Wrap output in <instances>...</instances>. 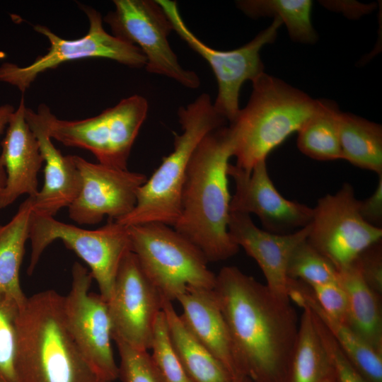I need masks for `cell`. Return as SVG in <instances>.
<instances>
[{
  "label": "cell",
  "mask_w": 382,
  "mask_h": 382,
  "mask_svg": "<svg viewBox=\"0 0 382 382\" xmlns=\"http://www.w3.org/2000/svg\"><path fill=\"white\" fill-rule=\"evenodd\" d=\"M213 291L241 374L253 382H284L299 324L291 300L235 266L220 270Z\"/></svg>",
  "instance_id": "6da1fadb"
},
{
  "label": "cell",
  "mask_w": 382,
  "mask_h": 382,
  "mask_svg": "<svg viewBox=\"0 0 382 382\" xmlns=\"http://www.w3.org/2000/svg\"><path fill=\"white\" fill-rule=\"evenodd\" d=\"M232 157L226 127L209 133L187 168L179 216L173 226L196 245L208 262L226 260L239 247L228 231L231 196L228 166Z\"/></svg>",
  "instance_id": "7a4b0ae2"
},
{
  "label": "cell",
  "mask_w": 382,
  "mask_h": 382,
  "mask_svg": "<svg viewBox=\"0 0 382 382\" xmlns=\"http://www.w3.org/2000/svg\"><path fill=\"white\" fill-rule=\"evenodd\" d=\"M16 367L21 382H99L73 338L63 296L46 290L27 297L16 321Z\"/></svg>",
  "instance_id": "3957f363"
},
{
  "label": "cell",
  "mask_w": 382,
  "mask_h": 382,
  "mask_svg": "<svg viewBox=\"0 0 382 382\" xmlns=\"http://www.w3.org/2000/svg\"><path fill=\"white\" fill-rule=\"evenodd\" d=\"M252 84L247 105L226 127L236 166L247 173L298 132L324 102L265 72Z\"/></svg>",
  "instance_id": "277c9868"
},
{
  "label": "cell",
  "mask_w": 382,
  "mask_h": 382,
  "mask_svg": "<svg viewBox=\"0 0 382 382\" xmlns=\"http://www.w3.org/2000/svg\"><path fill=\"white\" fill-rule=\"evenodd\" d=\"M183 132L173 134V149L137 190L133 209L115 221L126 226L161 223L173 226L179 216L181 193L189 162L199 143L226 120L202 93L178 110Z\"/></svg>",
  "instance_id": "5b68a950"
},
{
  "label": "cell",
  "mask_w": 382,
  "mask_h": 382,
  "mask_svg": "<svg viewBox=\"0 0 382 382\" xmlns=\"http://www.w3.org/2000/svg\"><path fill=\"white\" fill-rule=\"evenodd\" d=\"M127 227L132 251L163 298L176 301L189 287L214 289L216 274L206 257L173 227L161 223Z\"/></svg>",
  "instance_id": "8992f818"
},
{
  "label": "cell",
  "mask_w": 382,
  "mask_h": 382,
  "mask_svg": "<svg viewBox=\"0 0 382 382\" xmlns=\"http://www.w3.org/2000/svg\"><path fill=\"white\" fill-rule=\"evenodd\" d=\"M50 137L64 146L91 152L99 163L127 169L128 159L146 118L148 102L135 94L95 117L81 120L58 119L45 104H41Z\"/></svg>",
  "instance_id": "52a82bcc"
},
{
  "label": "cell",
  "mask_w": 382,
  "mask_h": 382,
  "mask_svg": "<svg viewBox=\"0 0 382 382\" xmlns=\"http://www.w3.org/2000/svg\"><path fill=\"white\" fill-rule=\"evenodd\" d=\"M29 240L31 244L28 274L31 275L45 248L60 240L89 267L100 295L108 301L125 256L132 251L128 227L115 221L88 230L57 221L53 216L33 214Z\"/></svg>",
  "instance_id": "ba28073f"
},
{
  "label": "cell",
  "mask_w": 382,
  "mask_h": 382,
  "mask_svg": "<svg viewBox=\"0 0 382 382\" xmlns=\"http://www.w3.org/2000/svg\"><path fill=\"white\" fill-rule=\"evenodd\" d=\"M80 7L89 22L84 36L76 40L63 39L45 25H34V30L49 40L47 52L25 66L3 63L0 66V81L16 86L23 93L40 74L65 62L87 58L109 59L132 68L145 66L146 57L137 47L107 33L101 14L95 8L83 4Z\"/></svg>",
  "instance_id": "9c48e42d"
},
{
  "label": "cell",
  "mask_w": 382,
  "mask_h": 382,
  "mask_svg": "<svg viewBox=\"0 0 382 382\" xmlns=\"http://www.w3.org/2000/svg\"><path fill=\"white\" fill-rule=\"evenodd\" d=\"M156 1L170 21L173 30L210 66L218 86L214 105L226 121L231 122L240 110L239 95L243 84L248 80L253 81L264 73L260 50L276 40L282 21L274 18L270 25L249 42L232 50L223 51L210 47L189 29L176 1Z\"/></svg>",
  "instance_id": "30bf717a"
},
{
  "label": "cell",
  "mask_w": 382,
  "mask_h": 382,
  "mask_svg": "<svg viewBox=\"0 0 382 382\" xmlns=\"http://www.w3.org/2000/svg\"><path fill=\"white\" fill-rule=\"evenodd\" d=\"M115 9L103 18L114 36L137 47L146 59L148 72L163 75L188 88H197V74L178 62L168 37L173 30L156 0H115Z\"/></svg>",
  "instance_id": "8fae6325"
},
{
  "label": "cell",
  "mask_w": 382,
  "mask_h": 382,
  "mask_svg": "<svg viewBox=\"0 0 382 382\" xmlns=\"http://www.w3.org/2000/svg\"><path fill=\"white\" fill-rule=\"evenodd\" d=\"M313 209L307 241L337 270L352 264L362 251L382 239V228L370 225L360 215L359 199L349 183L320 198Z\"/></svg>",
  "instance_id": "7c38bea8"
},
{
  "label": "cell",
  "mask_w": 382,
  "mask_h": 382,
  "mask_svg": "<svg viewBox=\"0 0 382 382\" xmlns=\"http://www.w3.org/2000/svg\"><path fill=\"white\" fill-rule=\"evenodd\" d=\"M71 289L63 296L66 323L81 352L100 381L118 378L112 347V325L108 302L89 291L92 275L79 262L71 270Z\"/></svg>",
  "instance_id": "4fadbf2b"
},
{
  "label": "cell",
  "mask_w": 382,
  "mask_h": 382,
  "mask_svg": "<svg viewBox=\"0 0 382 382\" xmlns=\"http://www.w3.org/2000/svg\"><path fill=\"white\" fill-rule=\"evenodd\" d=\"M107 302L112 338H120L140 349H150L154 325L162 311L163 296L132 251L123 258Z\"/></svg>",
  "instance_id": "5bb4252c"
},
{
  "label": "cell",
  "mask_w": 382,
  "mask_h": 382,
  "mask_svg": "<svg viewBox=\"0 0 382 382\" xmlns=\"http://www.w3.org/2000/svg\"><path fill=\"white\" fill-rule=\"evenodd\" d=\"M79 171L81 187L68 207L69 216L80 225H93L105 216L117 221L134 207L138 189L147 180L141 173L91 163L73 155Z\"/></svg>",
  "instance_id": "9a60e30c"
},
{
  "label": "cell",
  "mask_w": 382,
  "mask_h": 382,
  "mask_svg": "<svg viewBox=\"0 0 382 382\" xmlns=\"http://www.w3.org/2000/svg\"><path fill=\"white\" fill-rule=\"evenodd\" d=\"M227 173L236 187L230 213L254 214L265 231L275 234L291 233L310 224L313 209L279 192L269 175L266 161L256 164L250 173L229 163Z\"/></svg>",
  "instance_id": "2e32d148"
},
{
  "label": "cell",
  "mask_w": 382,
  "mask_h": 382,
  "mask_svg": "<svg viewBox=\"0 0 382 382\" xmlns=\"http://www.w3.org/2000/svg\"><path fill=\"white\" fill-rule=\"evenodd\" d=\"M310 224L288 234H275L258 228L249 214L231 212L228 231L232 241L260 267L266 286L276 296L289 299L287 266L299 244L307 239Z\"/></svg>",
  "instance_id": "e0dca14e"
},
{
  "label": "cell",
  "mask_w": 382,
  "mask_h": 382,
  "mask_svg": "<svg viewBox=\"0 0 382 382\" xmlns=\"http://www.w3.org/2000/svg\"><path fill=\"white\" fill-rule=\"evenodd\" d=\"M25 120L36 137L45 163L44 183L30 198L33 214L54 216L76 199L81 187L79 171L73 155L63 156L52 141L41 104L37 111L26 108Z\"/></svg>",
  "instance_id": "ac0fdd59"
},
{
  "label": "cell",
  "mask_w": 382,
  "mask_h": 382,
  "mask_svg": "<svg viewBox=\"0 0 382 382\" xmlns=\"http://www.w3.org/2000/svg\"><path fill=\"white\" fill-rule=\"evenodd\" d=\"M23 97L11 116L1 143L0 166L6 173V184L0 194V209L12 204L19 197H34L38 192V173L43 158L38 141L25 117Z\"/></svg>",
  "instance_id": "d6986e66"
},
{
  "label": "cell",
  "mask_w": 382,
  "mask_h": 382,
  "mask_svg": "<svg viewBox=\"0 0 382 382\" xmlns=\"http://www.w3.org/2000/svg\"><path fill=\"white\" fill-rule=\"evenodd\" d=\"M183 322L195 338L226 368L233 378L245 377L237 364L229 331L213 289L187 288L176 299Z\"/></svg>",
  "instance_id": "ffe728a7"
},
{
  "label": "cell",
  "mask_w": 382,
  "mask_h": 382,
  "mask_svg": "<svg viewBox=\"0 0 382 382\" xmlns=\"http://www.w3.org/2000/svg\"><path fill=\"white\" fill-rule=\"evenodd\" d=\"M288 296L299 306L308 308L323 323L348 359L369 382H382V354L374 349L348 325L325 313L308 284L289 280Z\"/></svg>",
  "instance_id": "44dd1931"
},
{
  "label": "cell",
  "mask_w": 382,
  "mask_h": 382,
  "mask_svg": "<svg viewBox=\"0 0 382 382\" xmlns=\"http://www.w3.org/2000/svg\"><path fill=\"white\" fill-rule=\"evenodd\" d=\"M337 272L348 300V325L382 354L381 295L365 282L355 260Z\"/></svg>",
  "instance_id": "7402d4cb"
},
{
  "label": "cell",
  "mask_w": 382,
  "mask_h": 382,
  "mask_svg": "<svg viewBox=\"0 0 382 382\" xmlns=\"http://www.w3.org/2000/svg\"><path fill=\"white\" fill-rule=\"evenodd\" d=\"M163 311L173 345L194 382H233L223 365L187 329L172 302L163 297Z\"/></svg>",
  "instance_id": "603a6c76"
},
{
  "label": "cell",
  "mask_w": 382,
  "mask_h": 382,
  "mask_svg": "<svg viewBox=\"0 0 382 382\" xmlns=\"http://www.w3.org/2000/svg\"><path fill=\"white\" fill-rule=\"evenodd\" d=\"M33 217L28 197L5 224H0V292L13 298L21 307L27 299L21 286L20 270Z\"/></svg>",
  "instance_id": "cb8c5ba5"
},
{
  "label": "cell",
  "mask_w": 382,
  "mask_h": 382,
  "mask_svg": "<svg viewBox=\"0 0 382 382\" xmlns=\"http://www.w3.org/2000/svg\"><path fill=\"white\" fill-rule=\"evenodd\" d=\"M342 158L359 168L382 174V127L352 113L337 118Z\"/></svg>",
  "instance_id": "d4e9b609"
},
{
  "label": "cell",
  "mask_w": 382,
  "mask_h": 382,
  "mask_svg": "<svg viewBox=\"0 0 382 382\" xmlns=\"http://www.w3.org/2000/svg\"><path fill=\"white\" fill-rule=\"evenodd\" d=\"M301 308L303 313L284 382H323L333 374L332 365L312 312L306 306Z\"/></svg>",
  "instance_id": "484cf974"
},
{
  "label": "cell",
  "mask_w": 382,
  "mask_h": 382,
  "mask_svg": "<svg viewBox=\"0 0 382 382\" xmlns=\"http://www.w3.org/2000/svg\"><path fill=\"white\" fill-rule=\"evenodd\" d=\"M238 9L246 16L279 18L294 42L312 44L318 36L311 23L313 2L310 0H241Z\"/></svg>",
  "instance_id": "4316f807"
},
{
  "label": "cell",
  "mask_w": 382,
  "mask_h": 382,
  "mask_svg": "<svg viewBox=\"0 0 382 382\" xmlns=\"http://www.w3.org/2000/svg\"><path fill=\"white\" fill-rule=\"evenodd\" d=\"M340 112L334 102L324 100L320 110L298 132L299 151L318 161L341 159L337 122Z\"/></svg>",
  "instance_id": "83f0119b"
},
{
  "label": "cell",
  "mask_w": 382,
  "mask_h": 382,
  "mask_svg": "<svg viewBox=\"0 0 382 382\" xmlns=\"http://www.w3.org/2000/svg\"><path fill=\"white\" fill-rule=\"evenodd\" d=\"M287 276L308 286L337 282L338 272L333 264L310 245L307 239L293 251L287 266Z\"/></svg>",
  "instance_id": "f1b7e54d"
},
{
  "label": "cell",
  "mask_w": 382,
  "mask_h": 382,
  "mask_svg": "<svg viewBox=\"0 0 382 382\" xmlns=\"http://www.w3.org/2000/svg\"><path fill=\"white\" fill-rule=\"evenodd\" d=\"M19 305L0 292V382H21L16 367V321Z\"/></svg>",
  "instance_id": "f546056e"
},
{
  "label": "cell",
  "mask_w": 382,
  "mask_h": 382,
  "mask_svg": "<svg viewBox=\"0 0 382 382\" xmlns=\"http://www.w3.org/2000/svg\"><path fill=\"white\" fill-rule=\"evenodd\" d=\"M150 349L152 359L164 382H194L173 345L163 311L156 319Z\"/></svg>",
  "instance_id": "4dcf8cb0"
},
{
  "label": "cell",
  "mask_w": 382,
  "mask_h": 382,
  "mask_svg": "<svg viewBox=\"0 0 382 382\" xmlns=\"http://www.w3.org/2000/svg\"><path fill=\"white\" fill-rule=\"evenodd\" d=\"M119 355L118 378L122 382H164L147 350L114 337Z\"/></svg>",
  "instance_id": "1f68e13d"
},
{
  "label": "cell",
  "mask_w": 382,
  "mask_h": 382,
  "mask_svg": "<svg viewBox=\"0 0 382 382\" xmlns=\"http://www.w3.org/2000/svg\"><path fill=\"white\" fill-rule=\"evenodd\" d=\"M312 314L316 330L329 357L336 382H369L343 353L320 320L313 312Z\"/></svg>",
  "instance_id": "d6a6232c"
},
{
  "label": "cell",
  "mask_w": 382,
  "mask_h": 382,
  "mask_svg": "<svg viewBox=\"0 0 382 382\" xmlns=\"http://www.w3.org/2000/svg\"><path fill=\"white\" fill-rule=\"evenodd\" d=\"M309 287L316 301L325 313L348 325L347 296L338 282L312 285Z\"/></svg>",
  "instance_id": "836d02e7"
},
{
  "label": "cell",
  "mask_w": 382,
  "mask_h": 382,
  "mask_svg": "<svg viewBox=\"0 0 382 382\" xmlns=\"http://www.w3.org/2000/svg\"><path fill=\"white\" fill-rule=\"evenodd\" d=\"M368 286L382 294V242L378 241L362 251L355 260Z\"/></svg>",
  "instance_id": "e575fe53"
},
{
  "label": "cell",
  "mask_w": 382,
  "mask_h": 382,
  "mask_svg": "<svg viewBox=\"0 0 382 382\" xmlns=\"http://www.w3.org/2000/svg\"><path fill=\"white\" fill-rule=\"evenodd\" d=\"M378 176L377 186L373 194L364 200H359V211L365 221L382 228V174Z\"/></svg>",
  "instance_id": "d590c367"
},
{
  "label": "cell",
  "mask_w": 382,
  "mask_h": 382,
  "mask_svg": "<svg viewBox=\"0 0 382 382\" xmlns=\"http://www.w3.org/2000/svg\"><path fill=\"white\" fill-rule=\"evenodd\" d=\"M14 111L15 109L11 105L6 104L0 105V134L8 125L11 116ZM6 179V176L5 170L0 166V194L4 188Z\"/></svg>",
  "instance_id": "8d00e7d4"
},
{
  "label": "cell",
  "mask_w": 382,
  "mask_h": 382,
  "mask_svg": "<svg viewBox=\"0 0 382 382\" xmlns=\"http://www.w3.org/2000/svg\"><path fill=\"white\" fill-rule=\"evenodd\" d=\"M323 382H336V380L332 374L331 376L326 378Z\"/></svg>",
  "instance_id": "74e56055"
},
{
  "label": "cell",
  "mask_w": 382,
  "mask_h": 382,
  "mask_svg": "<svg viewBox=\"0 0 382 382\" xmlns=\"http://www.w3.org/2000/svg\"><path fill=\"white\" fill-rule=\"evenodd\" d=\"M246 378L247 377L237 378H235L233 382H245V380Z\"/></svg>",
  "instance_id": "f35d334b"
},
{
  "label": "cell",
  "mask_w": 382,
  "mask_h": 382,
  "mask_svg": "<svg viewBox=\"0 0 382 382\" xmlns=\"http://www.w3.org/2000/svg\"><path fill=\"white\" fill-rule=\"evenodd\" d=\"M245 382H253L250 379H249L248 378H246L245 380Z\"/></svg>",
  "instance_id": "ab89813d"
},
{
  "label": "cell",
  "mask_w": 382,
  "mask_h": 382,
  "mask_svg": "<svg viewBox=\"0 0 382 382\" xmlns=\"http://www.w3.org/2000/svg\"><path fill=\"white\" fill-rule=\"evenodd\" d=\"M99 382H113V381H100Z\"/></svg>",
  "instance_id": "60d3db41"
}]
</instances>
